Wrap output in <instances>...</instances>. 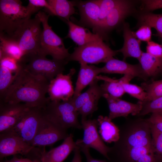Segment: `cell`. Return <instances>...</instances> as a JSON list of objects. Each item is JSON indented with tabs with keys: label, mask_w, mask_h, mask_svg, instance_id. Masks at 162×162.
<instances>
[{
	"label": "cell",
	"mask_w": 162,
	"mask_h": 162,
	"mask_svg": "<svg viewBox=\"0 0 162 162\" xmlns=\"http://www.w3.org/2000/svg\"><path fill=\"white\" fill-rule=\"evenodd\" d=\"M0 101L22 103L30 107L44 108L50 101L46 97L49 82L44 77L31 73L22 65Z\"/></svg>",
	"instance_id": "6da1fadb"
},
{
	"label": "cell",
	"mask_w": 162,
	"mask_h": 162,
	"mask_svg": "<svg viewBox=\"0 0 162 162\" xmlns=\"http://www.w3.org/2000/svg\"><path fill=\"white\" fill-rule=\"evenodd\" d=\"M118 127L119 137L114 145L122 147H152L150 126L146 119H128Z\"/></svg>",
	"instance_id": "7a4b0ae2"
},
{
	"label": "cell",
	"mask_w": 162,
	"mask_h": 162,
	"mask_svg": "<svg viewBox=\"0 0 162 162\" xmlns=\"http://www.w3.org/2000/svg\"><path fill=\"white\" fill-rule=\"evenodd\" d=\"M19 0H0V33L13 37L23 23L31 18Z\"/></svg>",
	"instance_id": "3957f363"
},
{
	"label": "cell",
	"mask_w": 162,
	"mask_h": 162,
	"mask_svg": "<svg viewBox=\"0 0 162 162\" xmlns=\"http://www.w3.org/2000/svg\"><path fill=\"white\" fill-rule=\"evenodd\" d=\"M43 110L46 118L64 130H67L71 128L82 129L73 97L67 101H50Z\"/></svg>",
	"instance_id": "277c9868"
},
{
	"label": "cell",
	"mask_w": 162,
	"mask_h": 162,
	"mask_svg": "<svg viewBox=\"0 0 162 162\" xmlns=\"http://www.w3.org/2000/svg\"><path fill=\"white\" fill-rule=\"evenodd\" d=\"M37 14L43 26L40 47L38 54L45 56L50 55L53 59L57 60H66L70 54L68 49L65 47L63 39L55 33L49 25L48 20L50 15L40 10Z\"/></svg>",
	"instance_id": "5b68a950"
},
{
	"label": "cell",
	"mask_w": 162,
	"mask_h": 162,
	"mask_svg": "<svg viewBox=\"0 0 162 162\" xmlns=\"http://www.w3.org/2000/svg\"><path fill=\"white\" fill-rule=\"evenodd\" d=\"M101 39L83 46L75 47L74 52L66 59L78 62L80 64H98L106 63L118 53L117 50H112Z\"/></svg>",
	"instance_id": "8992f818"
},
{
	"label": "cell",
	"mask_w": 162,
	"mask_h": 162,
	"mask_svg": "<svg viewBox=\"0 0 162 162\" xmlns=\"http://www.w3.org/2000/svg\"><path fill=\"white\" fill-rule=\"evenodd\" d=\"M18 62L32 74L42 76L49 82L58 74L63 73L68 62L66 60L49 59L37 53L25 55Z\"/></svg>",
	"instance_id": "52a82bcc"
},
{
	"label": "cell",
	"mask_w": 162,
	"mask_h": 162,
	"mask_svg": "<svg viewBox=\"0 0 162 162\" xmlns=\"http://www.w3.org/2000/svg\"><path fill=\"white\" fill-rule=\"evenodd\" d=\"M43 151L28 144L14 133L8 132L0 134V159L20 154L34 161H40Z\"/></svg>",
	"instance_id": "ba28073f"
},
{
	"label": "cell",
	"mask_w": 162,
	"mask_h": 162,
	"mask_svg": "<svg viewBox=\"0 0 162 162\" xmlns=\"http://www.w3.org/2000/svg\"><path fill=\"white\" fill-rule=\"evenodd\" d=\"M41 23L36 14L34 18L26 20L12 37L17 41L24 55L39 53L42 32Z\"/></svg>",
	"instance_id": "9c48e42d"
},
{
	"label": "cell",
	"mask_w": 162,
	"mask_h": 162,
	"mask_svg": "<svg viewBox=\"0 0 162 162\" xmlns=\"http://www.w3.org/2000/svg\"><path fill=\"white\" fill-rule=\"evenodd\" d=\"M108 155L110 162H162V155L155 153L150 147H122L113 144Z\"/></svg>",
	"instance_id": "30bf717a"
},
{
	"label": "cell",
	"mask_w": 162,
	"mask_h": 162,
	"mask_svg": "<svg viewBox=\"0 0 162 162\" xmlns=\"http://www.w3.org/2000/svg\"><path fill=\"white\" fill-rule=\"evenodd\" d=\"M43 116L42 108L30 107L15 126L8 132L17 135L31 145Z\"/></svg>",
	"instance_id": "8fae6325"
},
{
	"label": "cell",
	"mask_w": 162,
	"mask_h": 162,
	"mask_svg": "<svg viewBox=\"0 0 162 162\" xmlns=\"http://www.w3.org/2000/svg\"><path fill=\"white\" fill-rule=\"evenodd\" d=\"M83 136L82 139H78L76 144L80 149L93 148L102 154L108 160V153L110 147L107 146L99 135L98 130V122L96 119H81Z\"/></svg>",
	"instance_id": "7c38bea8"
},
{
	"label": "cell",
	"mask_w": 162,
	"mask_h": 162,
	"mask_svg": "<svg viewBox=\"0 0 162 162\" xmlns=\"http://www.w3.org/2000/svg\"><path fill=\"white\" fill-rule=\"evenodd\" d=\"M68 135L67 130L49 120L44 115L31 145L39 147L52 146L59 141L64 140Z\"/></svg>",
	"instance_id": "4fadbf2b"
},
{
	"label": "cell",
	"mask_w": 162,
	"mask_h": 162,
	"mask_svg": "<svg viewBox=\"0 0 162 162\" xmlns=\"http://www.w3.org/2000/svg\"><path fill=\"white\" fill-rule=\"evenodd\" d=\"M75 72L74 68H71L67 74H58L49 82L47 93L50 101H67L73 97L74 90L72 78Z\"/></svg>",
	"instance_id": "5bb4252c"
},
{
	"label": "cell",
	"mask_w": 162,
	"mask_h": 162,
	"mask_svg": "<svg viewBox=\"0 0 162 162\" xmlns=\"http://www.w3.org/2000/svg\"><path fill=\"white\" fill-rule=\"evenodd\" d=\"M30 107L22 103L0 101V134L11 130Z\"/></svg>",
	"instance_id": "9a60e30c"
},
{
	"label": "cell",
	"mask_w": 162,
	"mask_h": 162,
	"mask_svg": "<svg viewBox=\"0 0 162 162\" xmlns=\"http://www.w3.org/2000/svg\"><path fill=\"white\" fill-rule=\"evenodd\" d=\"M134 8V4L132 1L122 0L107 16L99 35L104 39L106 34L122 23L125 19L133 12Z\"/></svg>",
	"instance_id": "2e32d148"
},
{
	"label": "cell",
	"mask_w": 162,
	"mask_h": 162,
	"mask_svg": "<svg viewBox=\"0 0 162 162\" xmlns=\"http://www.w3.org/2000/svg\"><path fill=\"white\" fill-rule=\"evenodd\" d=\"M103 97L107 102L110 111L108 117L112 120L118 117H126L130 114L137 116L142 108V102L140 101L134 104L112 97L106 93L104 94Z\"/></svg>",
	"instance_id": "e0dca14e"
},
{
	"label": "cell",
	"mask_w": 162,
	"mask_h": 162,
	"mask_svg": "<svg viewBox=\"0 0 162 162\" xmlns=\"http://www.w3.org/2000/svg\"><path fill=\"white\" fill-rule=\"evenodd\" d=\"M105 63L103 67L100 68V73L124 74L143 79L147 78L140 64H132L124 61L114 58L109 59Z\"/></svg>",
	"instance_id": "ac0fdd59"
},
{
	"label": "cell",
	"mask_w": 162,
	"mask_h": 162,
	"mask_svg": "<svg viewBox=\"0 0 162 162\" xmlns=\"http://www.w3.org/2000/svg\"><path fill=\"white\" fill-rule=\"evenodd\" d=\"M80 14V22L92 28L95 33L99 22L100 9L96 0L80 1L77 4Z\"/></svg>",
	"instance_id": "d6986e66"
},
{
	"label": "cell",
	"mask_w": 162,
	"mask_h": 162,
	"mask_svg": "<svg viewBox=\"0 0 162 162\" xmlns=\"http://www.w3.org/2000/svg\"><path fill=\"white\" fill-rule=\"evenodd\" d=\"M73 136L70 134L62 144L49 151L44 149L40 162H63L77 146Z\"/></svg>",
	"instance_id": "ffe728a7"
},
{
	"label": "cell",
	"mask_w": 162,
	"mask_h": 162,
	"mask_svg": "<svg viewBox=\"0 0 162 162\" xmlns=\"http://www.w3.org/2000/svg\"><path fill=\"white\" fill-rule=\"evenodd\" d=\"M123 25V45L117 51L122 54L124 61L128 57L135 58L138 60L143 52L140 48L141 41L135 36L128 23L124 22Z\"/></svg>",
	"instance_id": "44dd1931"
},
{
	"label": "cell",
	"mask_w": 162,
	"mask_h": 162,
	"mask_svg": "<svg viewBox=\"0 0 162 162\" xmlns=\"http://www.w3.org/2000/svg\"><path fill=\"white\" fill-rule=\"evenodd\" d=\"M68 32L66 38H68L80 46L91 42L103 39L99 35L91 32L88 29L79 26L70 20L66 21Z\"/></svg>",
	"instance_id": "7402d4cb"
},
{
	"label": "cell",
	"mask_w": 162,
	"mask_h": 162,
	"mask_svg": "<svg viewBox=\"0 0 162 162\" xmlns=\"http://www.w3.org/2000/svg\"><path fill=\"white\" fill-rule=\"evenodd\" d=\"M100 73V68L84 63L80 64L73 97H76L81 94L82 90L94 81Z\"/></svg>",
	"instance_id": "603a6c76"
},
{
	"label": "cell",
	"mask_w": 162,
	"mask_h": 162,
	"mask_svg": "<svg viewBox=\"0 0 162 162\" xmlns=\"http://www.w3.org/2000/svg\"><path fill=\"white\" fill-rule=\"evenodd\" d=\"M99 126V133L104 142L111 143L117 141L119 137L118 127L108 116H99L97 119Z\"/></svg>",
	"instance_id": "cb8c5ba5"
},
{
	"label": "cell",
	"mask_w": 162,
	"mask_h": 162,
	"mask_svg": "<svg viewBox=\"0 0 162 162\" xmlns=\"http://www.w3.org/2000/svg\"><path fill=\"white\" fill-rule=\"evenodd\" d=\"M24 56L18 43L14 38L0 33V60L8 56L19 62Z\"/></svg>",
	"instance_id": "d4e9b609"
},
{
	"label": "cell",
	"mask_w": 162,
	"mask_h": 162,
	"mask_svg": "<svg viewBox=\"0 0 162 162\" xmlns=\"http://www.w3.org/2000/svg\"><path fill=\"white\" fill-rule=\"evenodd\" d=\"M138 60L146 77L154 76L161 72V59L143 52Z\"/></svg>",
	"instance_id": "484cf974"
},
{
	"label": "cell",
	"mask_w": 162,
	"mask_h": 162,
	"mask_svg": "<svg viewBox=\"0 0 162 162\" xmlns=\"http://www.w3.org/2000/svg\"><path fill=\"white\" fill-rule=\"evenodd\" d=\"M49 4L54 11L56 16L64 19L65 21L70 20L71 16L75 14L74 7L76 3L67 0H47Z\"/></svg>",
	"instance_id": "4316f807"
},
{
	"label": "cell",
	"mask_w": 162,
	"mask_h": 162,
	"mask_svg": "<svg viewBox=\"0 0 162 162\" xmlns=\"http://www.w3.org/2000/svg\"><path fill=\"white\" fill-rule=\"evenodd\" d=\"M96 78L104 81L100 86L104 92L112 97L119 98L125 92L120 79L115 80L106 76L98 75Z\"/></svg>",
	"instance_id": "83f0119b"
},
{
	"label": "cell",
	"mask_w": 162,
	"mask_h": 162,
	"mask_svg": "<svg viewBox=\"0 0 162 162\" xmlns=\"http://www.w3.org/2000/svg\"><path fill=\"white\" fill-rule=\"evenodd\" d=\"M138 19L141 25H147L154 28L157 35L162 38V14L144 12L139 16Z\"/></svg>",
	"instance_id": "f1b7e54d"
},
{
	"label": "cell",
	"mask_w": 162,
	"mask_h": 162,
	"mask_svg": "<svg viewBox=\"0 0 162 162\" xmlns=\"http://www.w3.org/2000/svg\"><path fill=\"white\" fill-rule=\"evenodd\" d=\"M100 9L99 22L95 33L98 35L107 16L114 8L120 4L122 0H96Z\"/></svg>",
	"instance_id": "f546056e"
},
{
	"label": "cell",
	"mask_w": 162,
	"mask_h": 162,
	"mask_svg": "<svg viewBox=\"0 0 162 162\" xmlns=\"http://www.w3.org/2000/svg\"><path fill=\"white\" fill-rule=\"evenodd\" d=\"M104 92L101 88L81 107L78 111L81 116V119H87V116L92 114L98 109V104L100 98L103 96Z\"/></svg>",
	"instance_id": "4dcf8cb0"
},
{
	"label": "cell",
	"mask_w": 162,
	"mask_h": 162,
	"mask_svg": "<svg viewBox=\"0 0 162 162\" xmlns=\"http://www.w3.org/2000/svg\"><path fill=\"white\" fill-rule=\"evenodd\" d=\"M97 78L90 85L88 88L78 96L73 97V103L76 110L78 111L83 105L101 88Z\"/></svg>",
	"instance_id": "1f68e13d"
},
{
	"label": "cell",
	"mask_w": 162,
	"mask_h": 162,
	"mask_svg": "<svg viewBox=\"0 0 162 162\" xmlns=\"http://www.w3.org/2000/svg\"><path fill=\"white\" fill-rule=\"evenodd\" d=\"M142 87L147 93L146 102L153 100L162 96V80L142 84Z\"/></svg>",
	"instance_id": "d6a6232c"
},
{
	"label": "cell",
	"mask_w": 162,
	"mask_h": 162,
	"mask_svg": "<svg viewBox=\"0 0 162 162\" xmlns=\"http://www.w3.org/2000/svg\"><path fill=\"white\" fill-rule=\"evenodd\" d=\"M120 79L125 93L138 99L139 101L143 102L146 101L147 93L142 87L125 81L122 77Z\"/></svg>",
	"instance_id": "836d02e7"
},
{
	"label": "cell",
	"mask_w": 162,
	"mask_h": 162,
	"mask_svg": "<svg viewBox=\"0 0 162 162\" xmlns=\"http://www.w3.org/2000/svg\"><path fill=\"white\" fill-rule=\"evenodd\" d=\"M7 68L0 66V98L4 96L15 78L14 74Z\"/></svg>",
	"instance_id": "e575fe53"
},
{
	"label": "cell",
	"mask_w": 162,
	"mask_h": 162,
	"mask_svg": "<svg viewBox=\"0 0 162 162\" xmlns=\"http://www.w3.org/2000/svg\"><path fill=\"white\" fill-rule=\"evenodd\" d=\"M28 1V4L26 7L28 14L30 17L32 14L39 12L43 8H45L52 15L56 16L53 9L47 0H29Z\"/></svg>",
	"instance_id": "d590c367"
},
{
	"label": "cell",
	"mask_w": 162,
	"mask_h": 162,
	"mask_svg": "<svg viewBox=\"0 0 162 162\" xmlns=\"http://www.w3.org/2000/svg\"><path fill=\"white\" fill-rule=\"evenodd\" d=\"M162 111V96L149 101L142 102V107L137 116H141L150 113Z\"/></svg>",
	"instance_id": "8d00e7d4"
},
{
	"label": "cell",
	"mask_w": 162,
	"mask_h": 162,
	"mask_svg": "<svg viewBox=\"0 0 162 162\" xmlns=\"http://www.w3.org/2000/svg\"><path fill=\"white\" fill-rule=\"evenodd\" d=\"M150 126L152 149L155 153L162 155V132L150 124Z\"/></svg>",
	"instance_id": "74e56055"
},
{
	"label": "cell",
	"mask_w": 162,
	"mask_h": 162,
	"mask_svg": "<svg viewBox=\"0 0 162 162\" xmlns=\"http://www.w3.org/2000/svg\"><path fill=\"white\" fill-rule=\"evenodd\" d=\"M136 38L139 40L147 42L151 41L152 32L151 28L146 25L141 26L136 32H133Z\"/></svg>",
	"instance_id": "f35d334b"
},
{
	"label": "cell",
	"mask_w": 162,
	"mask_h": 162,
	"mask_svg": "<svg viewBox=\"0 0 162 162\" xmlns=\"http://www.w3.org/2000/svg\"><path fill=\"white\" fill-rule=\"evenodd\" d=\"M0 66L7 68L14 74L18 71L20 68L18 61L8 56H5L0 60Z\"/></svg>",
	"instance_id": "ab89813d"
},
{
	"label": "cell",
	"mask_w": 162,
	"mask_h": 162,
	"mask_svg": "<svg viewBox=\"0 0 162 162\" xmlns=\"http://www.w3.org/2000/svg\"><path fill=\"white\" fill-rule=\"evenodd\" d=\"M146 52L161 60L162 59V45L150 41L147 42Z\"/></svg>",
	"instance_id": "60d3db41"
},
{
	"label": "cell",
	"mask_w": 162,
	"mask_h": 162,
	"mask_svg": "<svg viewBox=\"0 0 162 162\" xmlns=\"http://www.w3.org/2000/svg\"><path fill=\"white\" fill-rule=\"evenodd\" d=\"M150 124L162 132V111L153 113L146 119Z\"/></svg>",
	"instance_id": "b9f144b4"
},
{
	"label": "cell",
	"mask_w": 162,
	"mask_h": 162,
	"mask_svg": "<svg viewBox=\"0 0 162 162\" xmlns=\"http://www.w3.org/2000/svg\"><path fill=\"white\" fill-rule=\"evenodd\" d=\"M142 1L145 12L162 8V0H145Z\"/></svg>",
	"instance_id": "7bdbcfd3"
},
{
	"label": "cell",
	"mask_w": 162,
	"mask_h": 162,
	"mask_svg": "<svg viewBox=\"0 0 162 162\" xmlns=\"http://www.w3.org/2000/svg\"><path fill=\"white\" fill-rule=\"evenodd\" d=\"M84 154L86 158L87 162H110L105 160H101L93 158L91 155L89 148H85L80 149Z\"/></svg>",
	"instance_id": "ee69618b"
},
{
	"label": "cell",
	"mask_w": 162,
	"mask_h": 162,
	"mask_svg": "<svg viewBox=\"0 0 162 162\" xmlns=\"http://www.w3.org/2000/svg\"><path fill=\"white\" fill-rule=\"evenodd\" d=\"M13 158L10 160L4 159L0 160V162H40V161H34L29 158H19L16 156L13 155Z\"/></svg>",
	"instance_id": "f6af8a7d"
},
{
	"label": "cell",
	"mask_w": 162,
	"mask_h": 162,
	"mask_svg": "<svg viewBox=\"0 0 162 162\" xmlns=\"http://www.w3.org/2000/svg\"><path fill=\"white\" fill-rule=\"evenodd\" d=\"M74 152V156L71 162H82L80 154L81 151L79 147L77 146Z\"/></svg>",
	"instance_id": "bcb514c9"
},
{
	"label": "cell",
	"mask_w": 162,
	"mask_h": 162,
	"mask_svg": "<svg viewBox=\"0 0 162 162\" xmlns=\"http://www.w3.org/2000/svg\"><path fill=\"white\" fill-rule=\"evenodd\" d=\"M162 70V59L161 65V71Z\"/></svg>",
	"instance_id": "7dc6e473"
},
{
	"label": "cell",
	"mask_w": 162,
	"mask_h": 162,
	"mask_svg": "<svg viewBox=\"0 0 162 162\" xmlns=\"http://www.w3.org/2000/svg\"><path fill=\"white\" fill-rule=\"evenodd\" d=\"M161 72L162 73V70L161 71Z\"/></svg>",
	"instance_id": "c3c4849f"
}]
</instances>
